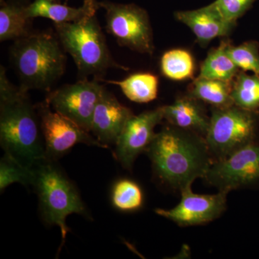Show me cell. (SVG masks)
Instances as JSON below:
<instances>
[{"label":"cell","instance_id":"8fae6325","mask_svg":"<svg viewBox=\"0 0 259 259\" xmlns=\"http://www.w3.org/2000/svg\"><path fill=\"white\" fill-rule=\"evenodd\" d=\"M181 200L169 209L158 208L155 212L180 227L202 226L222 215L227 208L228 192L218 191L214 194L192 192V185L180 190Z\"/></svg>","mask_w":259,"mask_h":259},{"label":"cell","instance_id":"9c48e42d","mask_svg":"<svg viewBox=\"0 0 259 259\" xmlns=\"http://www.w3.org/2000/svg\"><path fill=\"white\" fill-rule=\"evenodd\" d=\"M100 82L96 78L80 79L77 82L49 92L46 100L54 111L91 133L94 111L105 89Z\"/></svg>","mask_w":259,"mask_h":259},{"label":"cell","instance_id":"6da1fadb","mask_svg":"<svg viewBox=\"0 0 259 259\" xmlns=\"http://www.w3.org/2000/svg\"><path fill=\"white\" fill-rule=\"evenodd\" d=\"M146 153L160 181L180 191L204 179L213 163L204 137L169 124L156 134Z\"/></svg>","mask_w":259,"mask_h":259},{"label":"cell","instance_id":"4fadbf2b","mask_svg":"<svg viewBox=\"0 0 259 259\" xmlns=\"http://www.w3.org/2000/svg\"><path fill=\"white\" fill-rule=\"evenodd\" d=\"M134 115L131 109L105 88L94 111L90 132L108 148L110 145H115L125 124Z\"/></svg>","mask_w":259,"mask_h":259},{"label":"cell","instance_id":"d6986e66","mask_svg":"<svg viewBox=\"0 0 259 259\" xmlns=\"http://www.w3.org/2000/svg\"><path fill=\"white\" fill-rule=\"evenodd\" d=\"M187 95L216 108L234 105L231 97V82L228 81L198 76L189 87Z\"/></svg>","mask_w":259,"mask_h":259},{"label":"cell","instance_id":"8992f818","mask_svg":"<svg viewBox=\"0 0 259 259\" xmlns=\"http://www.w3.org/2000/svg\"><path fill=\"white\" fill-rule=\"evenodd\" d=\"M205 141L213 163L224 159L250 144L255 143L258 112L249 111L233 105L212 107Z\"/></svg>","mask_w":259,"mask_h":259},{"label":"cell","instance_id":"5b68a950","mask_svg":"<svg viewBox=\"0 0 259 259\" xmlns=\"http://www.w3.org/2000/svg\"><path fill=\"white\" fill-rule=\"evenodd\" d=\"M34 187L38 197L44 222L60 228L62 243L70 231L66 218L71 214L89 218L88 209L77 189L65 175L56 161L44 158L33 167Z\"/></svg>","mask_w":259,"mask_h":259},{"label":"cell","instance_id":"ac0fdd59","mask_svg":"<svg viewBox=\"0 0 259 259\" xmlns=\"http://www.w3.org/2000/svg\"><path fill=\"white\" fill-rule=\"evenodd\" d=\"M100 80L102 82L117 85L127 99L137 103H148L158 96L159 80L156 75L151 73H136L121 81Z\"/></svg>","mask_w":259,"mask_h":259},{"label":"cell","instance_id":"484cf974","mask_svg":"<svg viewBox=\"0 0 259 259\" xmlns=\"http://www.w3.org/2000/svg\"><path fill=\"white\" fill-rule=\"evenodd\" d=\"M255 1L256 0H215L211 4L223 19L230 23L237 24V20L253 6Z\"/></svg>","mask_w":259,"mask_h":259},{"label":"cell","instance_id":"2e32d148","mask_svg":"<svg viewBox=\"0 0 259 259\" xmlns=\"http://www.w3.org/2000/svg\"><path fill=\"white\" fill-rule=\"evenodd\" d=\"M96 0H84L80 8H71L66 3L61 4L57 0H35L27 9L29 18L50 19L54 23H74L89 16L96 15L100 8Z\"/></svg>","mask_w":259,"mask_h":259},{"label":"cell","instance_id":"e0dca14e","mask_svg":"<svg viewBox=\"0 0 259 259\" xmlns=\"http://www.w3.org/2000/svg\"><path fill=\"white\" fill-rule=\"evenodd\" d=\"M30 3L29 0H1L0 41H14L35 31L32 30V19L27 14Z\"/></svg>","mask_w":259,"mask_h":259},{"label":"cell","instance_id":"7a4b0ae2","mask_svg":"<svg viewBox=\"0 0 259 259\" xmlns=\"http://www.w3.org/2000/svg\"><path fill=\"white\" fill-rule=\"evenodd\" d=\"M0 144L5 153L33 168L45 158L40 117L28 92L13 84L0 66Z\"/></svg>","mask_w":259,"mask_h":259},{"label":"cell","instance_id":"d4e9b609","mask_svg":"<svg viewBox=\"0 0 259 259\" xmlns=\"http://www.w3.org/2000/svg\"><path fill=\"white\" fill-rule=\"evenodd\" d=\"M227 53L241 71H252L259 76L258 41H247L237 47L232 45L230 41L227 47Z\"/></svg>","mask_w":259,"mask_h":259},{"label":"cell","instance_id":"52a82bcc","mask_svg":"<svg viewBox=\"0 0 259 259\" xmlns=\"http://www.w3.org/2000/svg\"><path fill=\"white\" fill-rule=\"evenodd\" d=\"M106 11L107 32L120 47L141 54L152 55L154 52L153 30L147 12L134 4H117L99 2Z\"/></svg>","mask_w":259,"mask_h":259},{"label":"cell","instance_id":"ba28073f","mask_svg":"<svg viewBox=\"0 0 259 259\" xmlns=\"http://www.w3.org/2000/svg\"><path fill=\"white\" fill-rule=\"evenodd\" d=\"M35 107L40 117L47 159L56 161L79 144L107 148L90 132L54 111L47 100L37 104Z\"/></svg>","mask_w":259,"mask_h":259},{"label":"cell","instance_id":"44dd1931","mask_svg":"<svg viewBox=\"0 0 259 259\" xmlns=\"http://www.w3.org/2000/svg\"><path fill=\"white\" fill-rule=\"evenodd\" d=\"M231 97L236 106L259 112V76L240 71L231 81Z\"/></svg>","mask_w":259,"mask_h":259},{"label":"cell","instance_id":"30bf717a","mask_svg":"<svg viewBox=\"0 0 259 259\" xmlns=\"http://www.w3.org/2000/svg\"><path fill=\"white\" fill-rule=\"evenodd\" d=\"M203 180L218 191L251 187L259 183V146L250 144L224 159L214 162Z\"/></svg>","mask_w":259,"mask_h":259},{"label":"cell","instance_id":"603a6c76","mask_svg":"<svg viewBox=\"0 0 259 259\" xmlns=\"http://www.w3.org/2000/svg\"><path fill=\"white\" fill-rule=\"evenodd\" d=\"M112 203L122 212H134L144 205V196L137 182L122 179L114 184L112 190Z\"/></svg>","mask_w":259,"mask_h":259},{"label":"cell","instance_id":"9a60e30c","mask_svg":"<svg viewBox=\"0 0 259 259\" xmlns=\"http://www.w3.org/2000/svg\"><path fill=\"white\" fill-rule=\"evenodd\" d=\"M162 109L163 119L169 125L205 138L210 117L207 115L203 102L187 95L179 97L171 105L162 106Z\"/></svg>","mask_w":259,"mask_h":259},{"label":"cell","instance_id":"ffe728a7","mask_svg":"<svg viewBox=\"0 0 259 259\" xmlns=\"http://www.w3.org/2000/svg\"><path fill=\"white\" fill-rule=\"evenodd\" d=\"M230 40L221 41L219 47L211 49L200 67L199 77L231 82L241 70L227 53Z\"/></svg>","mask_w":259,"mask_h":259},{"label":"cell","instance_id":"7c38bea8","mask_svg":"<svg viewBox=\"0 0 259 259\" xmlns=\"http://www.w3.org/2000/svg\"><path fill=\"white\" fill-rule=\"evenodd\" d=\"M163 119L162 107L133 115L125 124L115 145L114 156L123 168L131 170L139 155L147 151Z\"/></svg>","mask_w":259,"mask_h":259},{"label":"cell","instance_id":"277c9868","mask_svg":"<svg viewBox=\"0 0 259 259\" xmlns=\"http://www.w3.org/2000/svg\"><path fill=\"white\" fill-rule=\"evenodd\" d=\"M54 26L65 52L74 59L80 79L90 75L103 79L109 69H129L112 57L96 15L74 23H54Z\"/></svg>","mask_w":259,"mask_h":259},{"label":"cell","instance_id":"5bb4252c","mask_svg":"<svg viewBox=\"0 0 259 259\" xmlns=\"http://www.w3.org/2000/svg\"><path fill=\"white\" fill-rule=\"evenodd\" d=\"M175 15L192 30L202 47L216 37L228 36L236 25L223 19L212 4L197 10L176 12Z\"/></svg>","mask_w":259,"mask_h":259},{"label":"cell","instance_id":"4316f807","mask_svg":"<svg viewBox=\"0 0 259 259\" xmlns=\"http://www.w3.org/2000/svg\"><path fill=\"white\" fill-rule=\"evenodd\" d=\"M57 1H60V0H57Z\"/></svg>","mask_w":259,"mask_h":259},{"label":"cell","instance_id":"3957f363","mask_svg":"<svg viewBox=\"0 0 259 259\" xmlns=\"http://www.w3.org/2000/svg\"><path fill=\"white\" fill-rule=\"evenodd\" d=\"M12 66L24 91H51L64 75L67 57L55 31H34L14 40L10 49Z\"/></svg>","mask_w":259,"mask_h":259},{"label":"cell","instance_id":"7402d4cb","mask_svg":"<svg viewBox=\"0 0 259 259\" xmlns=\"http://www.w3.org/2000/svg\"><path fill=\"white\" fill-rule=\"evenodd\" d=\"M160 67L165 77L175 81H182L193 77L195 63L193 56L188 51L171 49L162 56Z\"/></svg>","mask_w":259,"mask_h":259},{"label":"cell","instance_id":"cb8c5ba5","mask_svg":"<svg viewBox=\"0 0 259 259\" xmlns=\"http://www.w3.org/2000/svg\"><path fill=\"white\" fill-rule=\"evenodd\" d=\"M33 168L25 166L16 158L5 153L0 161V191H3L14 183L28 187L33 184Z\"/></svg>","mask_w":259,"mask_h":259}]
</instances>
